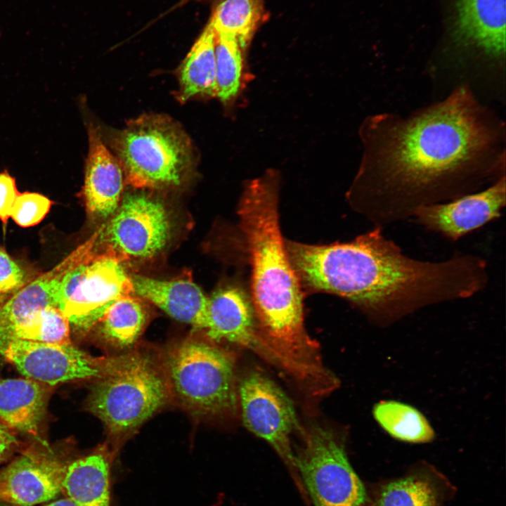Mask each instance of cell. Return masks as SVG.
<instances>
[{
	"label": "cell",
	"instance_id": "cell-22",
	"mask_svg": "<svg viewBox=\"0 0 506 506\" xmlns=\"http://www.w3.org/2000/svg\"><path fill=\"white\" fill-rule=\"evenodd\" d=\"M216 33L209 22L185 58L179 72V98L216 96Z\"/></svg>",
	"mask_w": 506,
	"mask_h": 506
},
{
	"label": "cell",
	"instance_id": "cell-20",
	"mask_svg": "<svg viewBox=\"0 0 506 506\" xmlns=\"http://www.w3.org/2000/svg\"><path fill=\"white\" fill-rule=\"evenodd\" d=\"M110 463L104 448L68 463L62 491L77 506H110Z\"/></svg>",
	"mask_w": 506,
	"mask_h": 506
},
{
	"label": "cell",
	"instance_id": "cell-11",
	"mask_svg": "<svg viewBox=\"0 0 506 506\" xmlns=\"http://www.w3.org/2000/svg\"><path fill=\"white\" fill-rule=\"evenodd\" d=\"M171 231L170 219L161 202L145 194H127L107 226L105 252L122 261L149 259L165 247Z\"/></svg>",
	"mask_w": 506,
	"mask_h": 506
},
{
	"label": "cell",
	"instance_id": "cell-25",
	"mask_svg": "<svg viewBox=\"0 0 506 506\" xmlns=\"http://www.w3.org/2000/svg\"><path fill=\"white\" fill-rule=\"evenodd\" d=\"M265 17V0H224L209 22L216 33L235 37L244 49Z\"/></svg>",
	"mask_w": 506,
	"mask_h": 506
},
{
	"label": "cell",
	"instance_id": "cell-6",
	"mask_svg": "<svg viewBox=\"0 0 506 506\" xmlns=\"http://www.w3.org/2000/svg\"><path fill=\"white\" fill-rule=\"evenodd\" d=\"M115 148L127 182L135 188L179 186L193 164L187 136L160 115H144L131 121L117 135Z\"/></svg>",
	"mask_w": 506,
	"mask_h": 506
},
{
	"label": "cell",
	"instance_id": "cell-19",
	"mask_svg": "<svg viewBox=\"0 0 506 506\" xmlns=\"http://www.w3.org/2000/svg\"><path fill=\"white\" fill-rule=\"evenodd\" d=\"M48 387L27 377L0 378V422L13 431L37 436L46 413Z\"/></svg>",
	"mask_w": 506,
	"mask_h": 506
},
{
	"label": "cell",
	"instance_id": "cell-1",
	"mask_svg": "<svg viewBox=\"0 0 506 506\" xmlns=\"http://www.w3.org/2000/svg\"><path fill=\"white\" fill-rule=\"evenodd\" d=\"M493 136L468 91L391 126L349 193L373 226L411 219L420 207L476 192L491 170L479 162Z\"/></svg>",
	"mask_w": 506,
	"mask_h": 506
},
{
	"label": "cell",
	"instance_id": "cell-31",
	"mask_svg": "<svg viewBox=\"0 0 506 506\" xmlns=\"http://www.w3.org/2000/svg\"><path fill=\"white\" fill-rule=\"evenodd\" d=\"M19 441L14 431L0 422V465L15 452Z\"/></svg>",
	"mask_w": 506,
	"mask_h": 506
},
{
	"label": "cell",
	"instance_id": "cell-8",
	"mask_svg": "<svg viewBox=\"0 0 506 506\" xmlns=\"http://www.w3.org/2000/svg\"><path fill=\"white\" fill-rule=\"evenodd\" d=\"M122 262L107 252L95 254L94 249L66 273L57 307L71 329L89 331L117 299L134 292L131 276Z\"/></svg>",
	"mask_w": 506,
	"mask_h": 506
},
{
	"label": "cell",
	"instance_id": "cell-18",
	"mask_svg": "<svg viewBox=\"0 0 506 506\" xmlns=\"http://www.w3.org/2000/svg\"><path fill=\"white\" fill-rule=\"evenodd\" d=\"M131 280L138 297L179 321L205 329L209 298L190 278L160 280L134 275Z\"/></svg>",
	"mask_w": 506,
	"mask_h": 506
},
{
	"label": "cell",
	"instance_id": "cell-21",
	"mask_svg": "<svg viewBox=\"0 0 506 506\" xmlns=\"http://www.w3.org/2000/svg\"><path fill=\"white\" fill-rule=\"evenodd\" d=\"M427 467L382 485L370 506H442L444 482Z\"/></svg>",
	"mask_w": 506,
	"mask_h": 506
},
{
	"label": "cell",
	"instance_id": "cell-17",
	"mask_svg": "<svg viewBox=\"0 0 506 506\" xmlns=\"http://www.w3.org/2000/svg\"><path fill=\"white\" fill-rule=\"evenodd\" d=\"M89 143L82 194L89 214L103 219L114 214L119 205L124 187L122 167L91 125Z\"/></svg>",
	"mask_w": 506,
	"mask_h": 506
},
{
	"label": "cell",
	"instance_id": "cell-27",
	"mask_svg": "<svg viewBox=\"0 0 506 506\" xmlns=\"http://www.w3.org/2000/svg\"><path fill=\"white\" fill-rule=\"evenodd\" d=\"M215 63L216 96L230 102L240 91L243 73L242 48L235 37L216 33Z\"/></svg>",
	"mask_w": 506,
	"mask_h": 506
},
{
	"label": "cell",
	"instance_id": "cell-9",
	"mask_svg": "<svg viewBox=\"0 0 506 506\" xmlns=\"http://www.w3.org/2000/svg\"><path fill=\"white\" fill-rule=\"evenodd\" d=\"M238 397L245 427L275 450L306 498L291 443L292 433L299 427L291 399L273 380L256 370L248 372L238 384Z\"/></svg>",
	"mask_w": 506,
	"mask_h": 506
},
{
	"label": "cell",
	"instance_id": "cell-13",
	"mask_svg": "<svg viewBox=\"0 0 506 506\" xmlns=\"http://www.w3.org/2000/svg\"><path fill=\"white\" fill-rule=\"evenodd\" d=\"M66 466L49 453L27 449L0 472V502L33 506L54 498Z\"/></svg>",
	"mask_w": 506,
	"mask_h": 506
},
{
	"label": "cell",
	"instance_id": "cell-23",
	"mask_svg": "<svg viewBox=\"0 0 506 506\" xmlns=\"http://www.w3.org/2000/svg\"><path fill=\"white\" fill-rule=\"evenodd\" d=\"M147 312L140 300L131 294L117 299L96 326L98 335L106 345L117 349L132 346L147 321Z\"/></svg>",
	"mask_w": 506,
	"mask_h": 506
},
{
	"label": "cell",
	"instance_id": "cell-4",
	"mask_svg": "<svg viewBox=\"0 0 506 506\" xmlns=\"http://www.w3.org/2000/svg\"><path fill=\"white\" fill-rule=\"evenodd\" d=\"M162 370L170 397L193 415L220 416L236 410L235 360L222 348L186 339L167 349Z\"/></svg>",
	"mask_w": 506,
	"mask_h": 506
},
{
	"label": "cell",
	"instance_id": "cell-15",
	"mask_svg": "<svg viewBox=\"0 0 506 506\" xmlns=\"http://www.w3.org/2000/svg\"><path fill=\"white\" fill-rule=\"evenodd\" d=\"M100 230L49 271L32 279L0 307V331L49 307H57L64 275L95 249Z\"/></svg>",
	"mask_w": 506,
	"mask_h": 506
},
{
	"label": "cell",
	"instance_id": "cell-26",
	"mask_svg": "<svg viewBox=\"0 0 506 506\" xmlns=\"http://www.w3.org/2000/svg\"><path fill=\"white\" fill-rule=\"evenodd\" d=\"M70 324L58 307L42 310L23 322L0 331V337L32 342L65 344L70 341Z\"/></svg>",
	"mask_w": 506,
	"mask_h": 506
},
{
	"label": "cell",
	"instance_id": "cell-34",
	"mask_svg": "<svg viewBox=\"0 0 506 506\" xmlns=\"http://www.w3.org/2000/svg\"><path fill=\"white\" fill-rule=\"evenodd\" d=\"M4 505L3 503H1V502H0V506H1V505Z\"/></svg>",
	"mask_w": 506,
	"mask_h": 506
},
{
	"label": "cell",
	"instance_id": "cell-30",
	"mask_svg": "<svg viewBox=\"0 0 506 506\" xmlns=\"http://www.w3.org/2000/svg\"><path fill=\"white\" fill-rule=\"evenodd\" d=\"M15 179L7 171L0 173V220L6 226L19 195Z\"/></svg>",
	"mask_w": 506,
	"mask_h": 506
},
{
	"label": "cell",
	"instance_id": "cell-32",
	"mask_svg": "<svg viewBox=\"0 0 506 506\" xmlns=\"http://www.w3.org/2000/svg\"><path fill=\"white\" fill-rule=\"evenodd\" d=\"M45 506H77L70 498L65 497L49 502Z\"/></svg>",
	"mask_w": 506,
	"mask_h": 506
},
{
	"label": "cell",
	"instance_id": "cell-3",
	"mask_svg": "<svg viewBox=\"0 0 506 506\" xmlns=\"http://www.w3.org/2000/svg\"><path fill=\"white\" fill-rule=\"evenodd\" d=\"M278 184L273 169L248 181L238 214L250 257L253 309L265 360L309 389L323 383L330 370L304 325L300 282L280 230Z\"/></svg>",
	"mask_w": 506,
	"mask_h": 506
},
{
	"label": "cell",
	"instance_id": "cell-10",
	"mask_svg": "<svg viewBox=\"0 0 506 506\" xmlns=\"http://www.w3.org/2000/svg\"><path fill=\"white\" fill-rule=\"evenodd\" d=\"M0 355L25 377L51 387L65 382L98 379L116 357H93L72 342L54 344L0 337Z\"/></svg>",
	"mask_w": 506,
	"mask_h": 506
},
{
	"label": "cell",
	"instance_id": "cell-14",
	"mask_svg": "<svg viewBox=\"0 0 506 506\" xmlns=\"http://www.w3.org/2000/svg\"><path fill=\"white\" fill-rule=\"evenodd\" d=\"M506 0H453L448 34L454 45L500 59L505 53Z\"/></svg>",
	"mask_w": 506,
	"mask_h": 506
},
{
	"label": "cell",
	"instance_id": "cell-7",
	"mask_svg": "<svg viewBox=\"0 0 506 506\" xmlns=\"http://www.w3.org/2000/svg\"><path fill=\"white\" fill-rule=\"evenodd\" d=\"M294 452L297 473L314 506H364L365 488L351 465L343 440L316 426Z\"/></svg>",
	"mask_w": 506,
	"mask_h": 506
},
{
	"label": "cell",
	"instance_id": "cell-5",
	"mask_svg": "<svg viewBox=\"0 0 506 506\" xmlns=\"http://www.w3.org/2000/svg\"><path fill=\"white\" fill-rule=\"evenodd\" d=\"M170 398L162 370L146 354L134 352L117 356L96 380L86 407L112 435L121 436L137 429Z\"/></svg>",
	"mask_w": 506,
	"mask_h": 506
},
{
	"label": "cell",
	"instance_id": "cell-24",
	"mask_svg": "<svg viewBox=\"0 0 506 506\" xmlns=\"http://www.w3.org/2000/svg\"><path fill=\"white\" fill-rule=\"evenodd\" d=\"M377 424L392 438L411 443L434 440L435 433L425 416L415 407L396 401H381L372 408Z\"/></svg>",
	"mask_w": 506,
	"mask_h": 506
},
{
	"label": "cell",
	"instance_id": "cell-2",
	"mask_svg": "<svg viewBox=\"0 0 506 506\" xmlns=\"http://www.w3.org/2000/svg\"><path fill=\"white\" fill-rule=\"evenodd\" d=\"M285 245L299 282L346 299L382 327L430 306L472 297L489 283L484 258L456 252L440 261L417 259L378 226L346 242Z\"/></svg>",
	"mask_w": 506,
	"mask_h": 506
},
{
	"label": "cell",
	"instance_id": "cell-28",
	"mask_svg": "<svg viewBox=\"0 0 506 506\" xmlns=\"http://www.w3.org/2000/svg\"><path fill=\"white\" fill-rule=\"evenodd\" d=\"M53 202L38 193H20L11 217L18 226L27 228L39 223L51 209Z\"/></svg>",
	"mask_w": 506,
	"mask_h": 506
},
{
	"label": "cell",
	"instance_id": "cell-29",
	"mask_svg": "<svg viewBox=\"0 0 506 506\" xmlns=\"http://www.w3.org/2000/svg\"><path fill=\"white\" fill-rule=\"evenodd\" d=\"M31 280L24 268L0 246V307Z\"/></svg>",
	"mask_w": 506,
	"mask_h": 506
},
{
	"label": "cell",
	"instance_id": "cell-33",
	"mask_svg": "<svg viewBox=\"0 0 506 506\" xmlns=\"http://www.w3.org/2000/svg\"><path fill=\"white\" fill-rule=\"evenodd\" d=\"M203 1V0H181L177 4L176 6H181L184 4L190 2V1Z\"/></svg>",
	"mask_w": 506,
	"mask_h": 506
},
{
	"label": "cell",
	"instance_id": "cell-16",
	"mask_svg": "<svg viewBox=\"0 0 506 506\" xmlns=\"http://www.w3.org/2000/svg\"><path fill=\"white\" fill-rule=\"evenodd\" d=\"M205 330L213 341L234 343L264 358L253 306L238 287L220 289L209 298Z\"/></svg>",
	"mask_w": 506,
	"mask_h": 506
},
{
	"label": "cell",
	"instance_id": "cell-12",
	"mask_svg": "<svg viewBox=\"0 0 506 506\" xmlns=\"http://www.w3.org/2000/svg\"><path fill=\"white\" fill-rule=\"evenodd\" d=\"M506 204L505 176L482 190L419 207L411 219L427 231L456 242L498 219Z\"/></svg>",
	"mask_w": 506,
	"mask_h": 506
}]
</instances>
